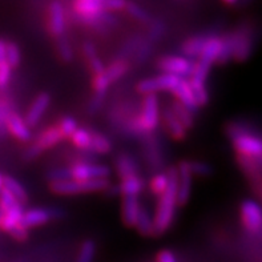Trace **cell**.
I'll use <instances>...</instances> for the list:
<instances>
[{
    "instance_id": "cell-35",
    "label": "cell",
    "mask_w": 262,
    "mask_h": 262,
    "mask_svg": "<svg viewBox=\"0 0 262 262\" xmlns=\"http://www.w3.org/2000/svg\"><path fill=\"white\" fill-rule=\"evenodd\" d=\"M96 256V243L93 239H84L79 248L75 262H93Z\"/></svg>"
},
{
    "instance_id": "cell-10",
    "label": "cell",
    "mask_w": 262,
    "mask_h": 262,
    "mask_svg": "<svg viewBox=\"0 0 262 262\" xmlns=\"http://www.w3.org/2000/svg\"><path fill=\"white\" fill-rule=\"evenodd\" d=\"M239 220L246 232L258 233L262 229V206L256 200H244L239 205Z\"/></svg>"
},
{
    "instance_id": "cell-44",
    "label": "cell",
    "mask_w": 262,
    "mask_h": 262,
    "mask_svg": "<svg viewBox=\"0 0 262 262\" xmlns=\"http://www.w3.org/2000/svg\"><path fill=\"white\" fill-rule=\"evenodd\" d=\"M165 24L161 21V20H152L149 24V31H148V35H146V39L152 41L153 44H156L157 41L163 39V36L165 35Z\"/></svg>"
},
{
    "instance_id": "cell-47",
    "label": "cell",
    "mask_w": 262,
    "mask_h": 262,
    "mask_svg": "<svg viewBox=\"0 0 262 262\" xmlns=\"http://www.w3.org/2000/svg\"><path fill=\"white\" fill-rule=\"evenodd\" d=\"M16 205H19L17 200L10 192H7L6 189H2V192H0V210L4 213L7 210L12 209L13 206Z\"/></svg>"
},
{
    "instance_id": "cell-7",
    "label": "cell",
    "mask_w": 262,
    "mask_h": 262,
    "mask_svg": "<svg viewBox=\"0 0 262 262\" xmlns=\"http://www.w3.org/2000/svg\"><path fill=\"white\" fill-rule=\"evenodd\" d=\"M179 81L180 77L173 76V75H166V73H160L157 76L140 80L135 88L143 96L157 95L159 92H172Z\"/></svg>"
},
{
    "instance_id": "cell-58",
    "label": "cell",
    "mask_w": 262,
    "mask_h": 262,
    "mask_svg": "<svg viewBox=\"0 0 262 262\" xmlns=\"http://www.w3.org/2000/svg\"><path fill=\"white\" fill-rule=\"evenodd\" d=\"M249 2H252V0H243V4H246V3H249Z\"/></svg>"
},
{
    "instance_id": "cell-19",
    "label": "cell",
    "mask_w": 262,
    "mask_h": 262,
    "mask_svg": "<svg viewBox=\"0 0 262 262\" xmlns=\"http://www.w3.org/2000/svg\"><path fill=\"white\" fill-rule=\"evenodd\" d=\"M172 93L174 95V100L180 101L185 108L190 111L193 115H196L200 111V106L197 105V101L193 96V92L190 90L189 83L186 79H180V81L177 83V85L174 86V90L172 91Z\"/></svg>"
},
{
    "instance_id": "cell-3",
    "label": "cell",
    "mask_w": 262,
    "mask_h": 262,
    "mask_svg": "<svg viewBox=\"0 0 262 262\" xmlns=\"http://www.w3.org/2000/svg\"><path fill=\"white\" fill-rule=\"evenodd\" d=\"M110 185V180H66L57 183H48V189L56 196H75L83 193L105 192Z\"/></svg>"
},
{
    "instance_id": "cell-36",
    "label": "cell",
    "mask_w": 262,
    "mask_h": 262,
    "mask_svg": "<svg viewBox=\"0 0 262 262\" xmlns=\"http://www.w3.org/2000/svg\"><path fill=\"white\" fill-rule=\"evenodd\" d=\"M143 36L136 35V36L130 37L129 40H126L125 43L123 44V47H121V50L117 53L116 59L128 60V61H129V57L136 53V51L139 50V47L140 44H141V41H143Z\"/></svg>"
},
{
    "instance_id": "cell-12",
    "label": "cell",
    "mask_w": 262,
    "mask_h": 262,
    "mask_svg": "<svg viewBox=\"0 0 262 262\" xmlns=\"http://www.w3.org/2000/svg\"><path fill=\"white\" fill-rule=\"evenodd\" d=\"M47 30L55 40L64 37L67 31L66 10L60 2H52L48 7V19H47Z\"/></svg>"
},
{
    "instance_id": "cell-13",
    "label": "cell",
    "mask_w": 262,
    "mask_h": 262,
    "mask_svg": "<svg viewBox=\"0 0 262 262\" xmlns=\"http://www.w3.org/2000/svg\"><path fill=\"white\" fill-rule=\"evenodd\" d=\"M177 168V206L188 204L192 194L193 174L188 165V160L180 161Z\"/></svg>"
},
{
    "instance_id": "cell-56",
    "label": "cell",
    "mask_w": 262,
    "mask_h": 262,
    "mask_svg": "<svg viewBox=\"0 0 262 262\" xmlns=\"http://www.w3.org/2000/svg\"><path fill=\"white\" fill-rule=\"evenodd\" d=\"M3 189V174L0 173V192Z\"/></svg>"
},
{
    "instance_id": "cell-55",
    "label": "cell",
    "mask_w": 262,
    "mask_h": 262,
    "mask_svg": "<svg viewBox=\"0 0 262 262\" xmlns=\"http://www.w3.org/2000/svg\"><path fill=\"white\" fill-rule=\"evenodd\" d=\"M223 2H224V3H226V4H230V6L238 3V0H223Z\"/></svg>"
},
{
    "instance_id": "cell-27",
    "label": "cell",
    "mask_w": 262,
    "mask_h": 262,
    "mask_svg": "<svg viewBox=\"0 0 262 262\" xmlns=\"http://www.w3.org/2000/svg\"><path fill=\"white\" fill-rule=\"evenodd\" d=\"M113 144L104 133L99 132L96 129L91 128V148L90 152L93 155L100 156V155H108L112 152Z\"/></svg>"
},
{
    "instance_id": "cell-46",
    "label": "cell",
    "mask_w": 262,
    "mask_h": 262,
    "mask_svg": "<svg viewBox=\"0 0 262 262\" xmlns=\"http://www.w3.org/2000/svg\"><path fill=\"white\" fill-rule=\"evenodd\" d=\"M43 153H44L43 150L40 149L36 144L30 143L26 148H24L23 153H21V160H23L24 163H32V161L39 159Z\"/></svg>"
},
{
    "instance_id": "cell-45",
    "label": "cell",
    "mask_w": 262,
    "mask_h": 262,
    "mask_svg": "<svg viewBox=\"0 0 262 262\" xmlns=\"http://www.w3.org/2000/svg\"><path fill=\"white\" fill-rule=\"evenodd\" d=\"M47 180L48 183H57V181H66V180H71L70 168L66 165L55 166L47 173Z\"/></svg>"
},
{
    "instance_id": "cell-20",
    "label": "cell",
    "mask_w": 262,
    "mask_h": 262,
    "mask_svg": "<svg viewBox=\"0 0 262 262\" xmlns=\"http://www.w3.org/2000/svg\"><path fill=\"white\" fill-rule=\"evenodd\" d=\"M115 172L120 179H125V177L140 174V165L137 160L130 156L129 153L123 152L117 155L115 159Z\"/></svg>"
},
{
    "instance_id": "cell-28",
    "label": "cell",
    "mask_w": 262,
    "mask_h": 262,
    "mask_svg": "<svg viewBox=\"0 0 262 262\" xmlns=\"http://www.w3.org/2000/svg\"><path fill=\"white\" fill-rule=\"evenodd\" d=\"M3 189H6L7 192H10L17 200V203L21 204V205H24V204L30 201V196H28L27 189L15 177L3 176Z\"/></svg>"
},
{
    "instance_id": "cell-37",
    "label": "cell",
    "mask_w": 262,
    "mask_h": 262,
    "mask_svg": "<svg viewBox=\"0 0 262 262\" xmlns=\"http://www.w3.org/2000/svg\"><path fill=\"white\" fill-rule=\"evenodd\" d=\"M166 186H168V176H166V173H155L149 181V190L153 196L156 197V199H159L160 196H163V193L165 192Z\"/></svg>"
},
{
    "instance_id": "cell-57",
    "label": "cell",
    "mask_w": 262,
    "mask_h": 262,
    "mask_svg": "<svg viewBox=\"0 0 262 262\" xmlns=\"http://www.w3.org/2000/svg\"><path fill=\"white\" fill-rule=\"evenodd\" d=\"M2 219H3V212L0 210V226H2Z\"/></svg>"
},
{
    "instance_id": "cell-50",
    "label": "cell",
    "mask_w": 262,
    "mask_h": 262,
    "mask_svg": "<svg viewBox=\"0 0 262 262\" xmlns=\"http://www.w3.org/2000/svg\"><path fill=\"white\" fill-rule=\"evenodd\" d=\"M11 112L12 110L10 108V104L0 100V135H3L6 130V119Z\"/></svg>"
},
{
    "instance_id": "cell-51",
    "label": "cell",
    "mask_w": 262,
    "mask_h": 262,
    "mask_svg": "<svg viewBox=\"0 0 262 262\" xmlns=\"http://www.w3.org/2000/svg\"><path fill=\"white\" fill-rule=\"evenodd\" d=\"M156 262H179L177 261L174 253L169 249L160 250L156 256Z\"/></svg>"
},
{
    "instance_id": "cell-8",
    "label": "cell",
    "mask_w": 262,
    "mask_h": 262,
    "mask_svg": "<svg viewBox=\"0 0 262 262\" xmlns=\"http://www.w3.org/2000/svg\"><path fill=\"white\" fill-rule=\"evenodd\" d=\"M140 120L146 135L156 133L160 125V101L157 95H146L143 97L140 108Z\"/></svg>"
},
{
    "instance_id": "cell-53",
    "label": "cell",
    "mask_w": 262,
    "mask_h": 262,
    "mask_svg": "<svg viewBox=\"0 0 262 262\" xmlns=\"http://www.w3.org/2000/svg\"><path fill=\"white\" fill-rule=\"evenodd\" d=\"M48 212H50L51 221H55V220H63L67 214L61 208H57V206H51V208H48Z\"/></svg>"
},
{
    "instance_id": "cell-32",
    "label": "cell",
    "mask_w": 262,
    "mask_h": 262,
    "mask_svg": "<svg viewBox=\"0 0 262 262\" xmlns=\"http://www.w3.org/2000/svg\"><path fill=\"white\" fill-rule=\"evenodd\" d=\"M70 141L77 150H88L91 148V128L88 126H79L72 136L70 137Z\"/></svg>"
},
{
    "instance_id": "cell-24",
    "label": "cell",
    "mask_w": 262,
    "mask_h": 262,
    "mask_svg": "<svg viewBox=\"0 0 262 262\" xmlns=\"http://www.w3.org/2000/svg\"><path fill=\"white\" fill-rule=\"evenodd\" d=\"M81 52H83L85 64L86 67H88V70H90L92 76L100 73L104 68H105L103 60L100 59L99 53H97L96 46H95L92 41H84L83 46H81Z\"/></svg>"
},
{
    "instance_id": "cell-16",
    "label": "cell",
    "mask_w": 262,
    "mask_h": 262,
    "mask_svg": "<svg viewBox=\"0 0 262 262\" xmlns=\"http://www.w3.org/2000/svg\"><path fill=\"white\" fill-rule=\"evenodd\" d=\"M6 130L20 143H30L32 140V132L24 121L23 116H20L19 113L15 112V111H12L7 116Z\"/></svg>"
},
{
    "instance_id": "cell-17",
    "label": "cell",
    "mask_w": 262,
    "mask_h": 262,
    "mask_svg": "<svg viewBox=\"0 0 262 262\" xmlns=\"http://www.w3.org/2000/svg\"><path fill=\"white\" fill-rule=\"evenodd\" d=\"M160 119L163 120L164 128L168 132L169 137L174 141H184L188 136V130L184 128V125L179 121L174 113L172 112L170 106H165L161 112V116Z\"/></svg>"
},
{
    "instance_id": "cell-11",
    "label": "cell",
    "mask_w": 262,
    "mask_h": 262,
    "mask_svg": "<svg viewBox=\"0 0 262 262\" xmlns=\"http://www.w3.org/2000/svg\"><path fill=\"white\" fill-rule=\"evenodd\" d=\"M70 168L71 180H108L111 169L104 164L97 163H83L72 164Z\"/></svg>"
},
{
    "instance_id": "cell-42",
    "label": "cell",
    "mask_w": 262,
    "mask_h": 262,
    "mask_svg": "<svg viewBox=\"0 0 262 262\" xmlns=\"http://www.w3.org/2000/svg\"><path fill=\"white\" fill-rule=\"evenodd\" d=\"M188 165L193 176L199 177H209L212 176L214 169L209 163L200 161V160H188Z\"/></svg>"
},
{
    "instance_id": "cell-54",
    "label": "cell",
    "mask_w": 262,
    "mask_h": 262,
    "mask_svg": "<svg viewBox=\"0 0 262 262\" xmlns=\"http://www.w3.org/2000/svg\"><path fill=\"white\" fill-rule=\"evenodd\" d=\"M6 40L0 39V64L6 61Z\"/></svg>"
},
{
    "instance_id": "cell-15",
    "label": "cell",
    "mask_w": 262,
    "mask_h": 262,
    "mask_svg": "<svg viewBox=\"0 0 262 262\" xmlns=\"http://www.w3.org/2000/svg\"><path fill=\"white\" fill-rule=\"evenodd\" d=\"M51 95L48 92L39 93L35 99L32 100V103L30 104L28 110H27L26 116L23 117L28 128H33L40 123L41 117L44 116V113L47 112L48 106L51 104Z\"/></svg>"
},
{
    "instance_id": "cell-1",
    "label": "cell",
    "mask_w": 262,
    "mask_h": 262,
    "mask_svg": "<svg viewBox=\"0 0 262 262\" xmlns=\"http://www.w3.org/2000/svg\"><path fill=\"white\" fill-rule=\"evenodd\" d=\"M168 186L163 196L157 199L156 210L153 214V237H160L170 229L177 210V168L169 166L166 169Z\"/></svg>"
},
{
    "instance_id": "cell-2",
    "label": "cell",
    "mask_w": 262,
    "mask_h": 262,
    "mask_svg": "<svg viewBox=\"0 0 262 262\" xmlns=\"http://www.w3.org/2000/svg\"><path fill=\"white\" fill-rule=\"evenodd\" d=\"M105 0H73V11L77 20L96 30H104L116 24V17L105 10Z\"/></svg>"
},
{
    "instance_id": "cell-14",
    "label": "cell",
    "mask_w": 262,
    "mask_h": 262,
    "mask_svg": "<svg viewBox=\"0 0 262 262\" xmlns=\"http://www.w3.org/2000/svg\"><path fill=\"white\" fill-rule=\"evenodd\" d=\"M141 141H143L144 157L146 160V164L153 170H156V173L160 172L164 164L160 139L156 136V133H152V135H148L146 137H144Z\"/></svg>"
},
{
    "instance_id": "cell-34",
    "label": "cell",
    "mask_w": 262,
    "mask_h": 262,
    "mask_svg": "<svg viewBox=\"0 0 262 262\" xmlns=\"http://www.w3.org/2000/svg\"><path fill=\"white\" fill-rule=\"evenodd\" d=\"M6 63L11 67V70H16L21 64V51L15 41L6 43Z\"/></svg>"
},
{
    "instance_id": "cell-4",
    "label": "cell",
    "mask_w": 262,
    "mask_h": 262,
    "mask_svg": "<svg viewBox=\"0 0 262 262\" xmlns=\"http://www.w3.org/2000/svg\"><path fill=\"white\" fill-rule=\"evenodd\" d=\"M130 64L128 60L115 59L108 67H105L103 71L91 80V86H92L93 93H105L108 92L113 84L123 79L126 73L129 72Z\"/></svg>"
},
{
    "instance_id": "cell-49",
    "label": "cell",
    "mask_w": 262,
    "mask_h": 262,
    "mask_svg": "<svg viewBox=\"0 0 262 262\" xmlns=\"http://www.w3.org/2000/svg\"><path fill=\"white\" fill-rule=\"evenodd\" d=\"M11 79H12V70L4 61V63L0 64V91L6 90L7 85L10 84Z\"/></svg>"
},
{
    "instance_id": "cell-39",
    "label": "cell",
    "mask_w": 262,
    "mask_h": 262,
    "mask_svg": "<svg viewBox=\"0 0 262 262\" xmlns=\"http://www.w3.org/2000/svg\"><path fill=\"white\" fill-rule=\"evenodd\" d=\"M57 129L60 130L61 136L66 139H70L73 135V132L79 128V123L77 120L73 116H70V115H66V116H61L57 121Z\"/></svg>"
},
{
    "instance_id": "cell-23",
    "label": "cell",
    "mask_w": 262,
    "mask_h": 262,
    "mask_svg": "<svg viewBox=\"0 0 262 262\" xmlns=\"http://www.w3.org/2000/svg\"><path fill=\"white\" fill-rule=\"evenodd\" d=\"M141 203L139 197H123L121 201V220L126 228H135Z\"/></svg>"
},
{
    "instance_id": "cell-33",
    "label": "cell",
    "mask_w": 262,
    "mask_h": 262,
    "mask_svg": "<svg viewBox=\"0 0 262 262\" xmlns=\"http://www.w3.org/2000/svg\"><path fill=\"white\" fill-rule=\"evenodd\" d=\"M188 83H189L190 90L193 92V96L196 99L197 105L200 108L208 105L210 101V95L209 91H208V86H206V83H201V81H197V80L190 79V77L188 80Z\"/></svg>"
},
{
    "instance_id": "cell-40",
    "label": "cell",
    "mask_w": 262,
    "mask_h": 262,
    "mask_svg": "<svg viewBox=\"0 0 262 262\" xmlns=\"http://www.w3.org/2000/svg\"><path fill=\"white\" fill-rule=\"evenodd\" d=\"M124 10L126 12L129 13L130 16L133 17L135 20H137L139 23L141 24H146V26H149L150 21H152V17L148 12H146L144 8H141L140 6H137L136 3H133V2H126L125 8Z\"/></svg>"
},
{
    "instance_id": "cell-25",
    "label": "cell",
    "mask_w": 262,
    "mask_h": 262,
    "mask_svg": "<svg viewBox=\"0 0 262 262\" xmlns=\"http://www.w3.org/2000/svg\"><path fill=\"white\" fill-rule=\"evenodd\" d=\"M117 188H119L120 196L139 197L140 193H143V190L145 189V181L140 174H135V176L120 180V184L117 185Z\"/></svg>"
},
{
    "instance_id": "cell-9",
    "label": "cell",
    "mask_w": 262,
    "mask_h": 262,
    "mask_svg": "<svg viewBox=\"0 0 262 262\" xmlns=\"http://www.w3.org/2000/svg\"><path fill=\"white\" fill-rule=\"evenodd\" d=\"M230 141L236 156L252 157V159L262 156V136H259L256 130L239 135Z\"/></svg>"
},
{
    "instance_id": "cell-6",
    "label": "cell",
    "mask_w": 262,
    "mask_h": 262,
    "mask_svg": "<svg viewBox=\"0 0 262 262\" xmlns=\"http://www.w3.org/2000/svg\"><path fill=\"white\" fill-rule=\"evenodd\" d=\"M193 60L186 59L183 55H164L156 60V68L160 72L173 75L180 79L190 76L193 70Z\"/></svg>"
},
{
    "instance_id": "cell-41",
    "label": "cell",
    "mask_w": 262,
    "mask_h": 262,
    "mask_svg": "<svg viewBox=\"0 0 262 262\" xmlns=\"http://www.w3.org/2000/svg\"><path fill=\"white\" fill-rule=\"evenodd\" d=\"M56 52L57 56L60 57V60L63 63H71L73 57H75L72 46H71V43L66 37H60V39L56 40Z\"/></svg>"
},
{
    "instance_id": "cell-21",
    "label": "cell",
    "mask_w": 262,
    "mask_h": 262,
    "mask_svg": "<svg viewBox=\"0 0 262 262\" xmlns=\"http://www.w3.org/2000/svg\"><path fill=\"white\" fill-rule=\"evenodd\" d=\"M63 141L64 137L61 136L60 130L57 129V126L50 125L47 126V128H44V129L37 135L33 143L36 144L43 152H46V150L52 149V148L57 146L59 144L63 143Z\"/></svg>"
},
{
    "instance_id": "cell-5",
    "label": "cell",
    "mask_w": 262,
    "mask_h": 262,
    "mask_svg": "<svg viewBox=\"0 0 262 262\" xmlns=\"http://www.w3.org/2000/svg\"><path fill=\"white\" fill-rule=\"evenodd\" d=\"M233 47V61L245 63L254 51V32L250 27L241 26L229 33Z\"/></svg>"
},
{
    "instance_id": "cell-48",
    "label": "cell",
    "mask_w": 262,
    "mask_h": 262,
    "mask_svg": "<svg viewBox=\"0 0 262 262\" xmlns=\"http://www.w3.org/2000/svg\"><path fill=\"white\" fill-rule=\"evenodd\" d=\"M8 234H10L13 239L19 241V243H26V241H28V238H30V230L26 229L21 224H17L15 228H12V229L8 232Z\"/></svg>"
},
{
    "instance_id": "cell-22",
    "label": "cell",
    "mask_w": 262,
    "mask_h": 262,
    "mask_svg": "<svg viewBox=\"0 0 262 262\" xmlns=\"http://www.w3.org/2000/svg\"><path fill=\"white\" fill-rule=\"evenodd\" d=\"M51 221L48 208H31L28 210H24L23 219H21V225L26 229H35L39 226H43Z\"/></svg>"
},
{
    "instance_id": "cell-38",
    "label": "cell",
    "mask_w": 262,
    "mask_h": 262,
    "mask_svg": "<svg viewBox=\"0 0 262 262\" xmlns=\"http://www.w3.org/2000/svg\"><path fill=\"white\" fill-rule=\"evenodd\" d=\"M153 48H155V44L149 41L146 37H144L141 44H140L139 50L133 55V63H135V66H143V64H145L150 57V55H152Z\"/></svg>"
},
{
    "instance_id": "cell-26",
    "label": "cell",
    "mask_w": 262,
    "mask_h": 262,
    "mask_svg": "<svg viewBox=\"0 0 262 262\" xmlns=\"http://www.w3.org/2000/svg\"><path fill=\"white\" fill-rule=\"evenodd\" d=\"M208 35L206 33H201V35H194L190 36L181 44L180 51L183 53V56L186 59H197L200 56V53L203 51L204 43H205Z\"/></svg>"
},
{
    "instance_id": "cell-30",
    "label": "cell",
    "mask_w": 262,
    "mask_h": 262,
    "mask_svg": "<svg viewBox=\"0 0 262 262\" xmlns=\"http://www.w3.org/2000/svg\"><path fill=\"white\" fill-rule=\"evenodd\" d=\"M24 214V205L19 204V205L13 206L12 209L7 210L3 213V219H2V226H0V230L3 232H10L12 228L17 225V224L21 223V219H23Z\"/></svg>"
},
{
    "instance_id": "cell-31",
    "label": "cell",
    "mask_w": 262,
    "mask_h": 262,
    "mask_svg": "<svg viewBox=\"0 0 262 262\" xmlns=\"http://www.w3.org/2000/svg\"><path fill=\"white\" fill-rule=\"evenodd\" d=\"M170 110L172 112L174 113V116L179 119V121L184 125L186 130L193 129V126H194V115L190 112L188 108L183 105V104L177 101V100H173L172 103H170Z\"/></svg>"
},
{
    "instance_id": "cell-18",
    "label": "cell",
    "mask_w": 262,
    "mask_h": 262,
    "mask_svg": "<svg viewBox=\"0 0 262 262\" xmlns=\"http://www.w3.org/2000/svg\"><path fill=\"white\" fill-rule=\"evenodd\" d=\"M221 50H223V36L208 35L205 43H204L203 51L200 53V56L197 57V60L213 67V64H216L217 59H219Z\"/></svg>"
},
{
    "instance_id": "cell-43",
    "label": "cell",
    "mask_w": 262,
    "mask_h": 262,
    "mask_svg": "<svg viewBox=\"0 0 262 262\" xmlns=\"http://www.w3.org/2000/svg\"><path fill=\"white\" fill-rule=\"evenodd\" d=\"M106 95L105 93H93L90 97L88 103L85 106V113L90 116H95L100 111L103 110V106L105 105Z\"/></svg>"
},
{
    "instance_id": "cell-52",
    "label": "cell",
    "mask_w": 262,
    "mask_h": 262,
    "mask_svg": "<svg viewBox=\"0 0 262 262\" xmlns=\"http://www.w3.org/2000/svg\"><path fill=\"white\" fill-rule=\"evenodd\" d=\"M126 0H105V10L106 11H119V10H124L125 8Z\"/></svg>"
},
{
    "instance_id": "cell-29",
    "label": "cell",
    "mask_w": 262,
    "mask_h": 262,
    "mask_svg": "<svg viewBox=\"0 0 262 262\" xmlns=\"http://www.w3.org/2000/svg\"><path fill=\"white\" fill-rule=\"evenodd\" d=\"M135 229L144 237H153V216L146 206L141 205L137 216Z\"/></svg>"
}]
</instances>
